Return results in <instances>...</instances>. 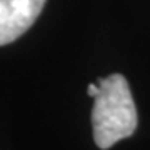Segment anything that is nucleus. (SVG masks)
I'll return each instance as SVG.
<instances>
[{
	"label": "nucleus",
	"mask_w": 150,
	"mask_h": 150,
	"mask_svg": "<svg viewBox=\"0 0 150 150\" xmlns=\"http://www.w3.org/2000/svg\"><path fill=\"white\" fill-rule=\"evenodd\" d=\"M93 139L98 149L107 150L127 139L137 129V108L129 82L120 74L98 80V93L92 108Z\"/></svg>",
	"instance_id": "1"
},
{
	"label": "nucleus",
	"mask_w": 150,
	"mask_h": 150,
	"mask_svg": "<svg viewBox=\"0 0 150 150\" xmlns=\"http://www.w3.org/2000/svg\"><path fill=\"white\" fill-rule=\"evenodd\" d=\"M45 0H0V45L12 43L33 25Z\"/></svg>",
	"instance_id": "2"
},
{
	"label": "nucleus",
	"mask_w": 150,
	"mask_h": 150,
	"mask_svg": "<svg viewBox=\"0 0 150 150\" xmlns=\"http://www.w3.org/2000/svg\"><path fill=\"white\" fill-rule=\"evenodd\" d=\"M87 92H88V95L90 97H95L97 93H98V83H90V85L87 87Z\"/></svg>",
	"instance_id": "3"
}]
</instances>
